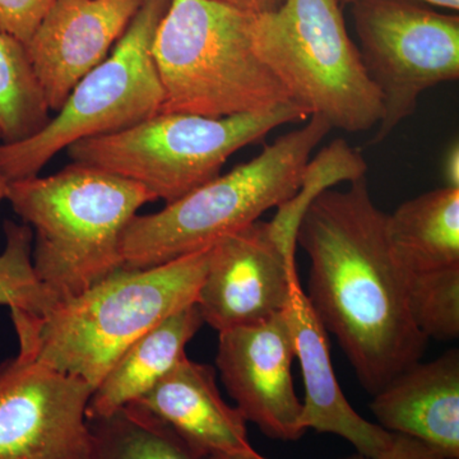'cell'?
<instances>
[{
    "mask_svg": "<svg viewBox=\"0 0 459 459\" xmlns=\"http://www.w3.org/2000/svg\"><path fill=\"white\" fill-rule=\"evenodd\" d=\"M351 17L365 71L385 107L369 146L415 114L422 93L459 78V16L416 0H353Z\"/></svg>",
    "mask_w": 459,
    "mask_h": 459,
    "instance_id": "9c48e42d",
    "label": "cell"
},
{
    "mask_svg": "<svg viewBox=\"0 0 459 459\" xmlns=\"http://www.w3.org/2000/svg\"><path fill=\"white\" fill-rule=\"evenodd\" d=\"M253 16L216 0H170L152 48L160 113L220 119L294 102L253 50Z\"/></svg>",
    "mask_w": 459,
    "mask_h": 459,
    "instance_id": "277c9868",
    "label": "cell"
},
{
    "mask_svg": "<svg viewBox=\"0 0 459 459\" xmlns=\"http://www.w3.org/2000/svg\"><path fill=\"white\" fill-rule=\"evenodd\" d=\"M285 313L304 379L301 427L305 431L312 429L338 435L359 455L373 457L382 452L391 442L392 433L359 415L344 397L332 365L327 331L301 289L300 280L292 283Z\"/></svg>",
    "mask_w": 459,
    "mask_h": 459,
    "instance_id": "5bb4252c",
    "label": "cell"
},
{
    "mask_svg": "<svg viewBox=\"0 0 459 459\" xmlns=\"http://www.w3.org/2000/svg\"><path fill=\"white\" fill-rule=\"evenodd\" d=\"M341 4H350L353 0H338ZM416 2L424 3L431 7L451 9V11H459V0H416Z\"/></svg>",
    "mask_w": 459,
    "mask_h": 459,
    "instance_id": "83f0119b",
    "label": "cell"
},
{
    "mask_svg": "<svg viewBox=\"0 0 459 459\" xmlns=\"http://www.w3.org/2000/svg\"><path fill=\"white\" fill-rule=\"evenodd\" d=\"M296 243L310 261L307 300L362 388L376 394L420 361L428 340L411 318L409 273L392 252L386 213L374 204L367 178L320 193Z\"/></svg>",
    "mask_w": 459,
    "mask_h": 459,
    "instance_id": "6da1fadb",
    "label": "cell"
},
{
    "mask_svg": "<svg viewBox=\"0 0 459 459\" xmlns=\"http://www.w3.org/2000/svg\"><path fill=\"white\" fill-rule=\"evenodd\" d=\"M50 120L44 92L22 41L0 27V138L17 143Z\"/></svg>",
    "mask_w": 459,
    "mask_h": 459,
    "instance_id": "ffe728a7",
    "label": "cell"
},
{
    "mask_svg": "<svg viewBox=\"0 0 459 459\" xmlns=\"http://www.w3.org/2000/svg\"><path fill=\"white\" fill-rule=\"evenodd\" d=\"M298 280L296 262L281 249L271 223L258 220L210 247L195 304L219 333L258 325L285 312Z\"/></svg>",
    "mask_w": 459,
    "mask_h": 459,
    "instance_id": "8fae6325",
    "label": "cell"
},
{
    "mask_svg": "<svg viewBox=\"0 0 459 459\" xmlns=\"http://www.w3.org/2000/svg\"><path fill=\"white\" fill-rule=\"evenodd\" d=\"M5 199L35 231L33 270L56 301L122 268L124 230L157 201L140 184L75 162L49 177L9 181Z\"/></svg>",
    "mask_w": 459,
    "mask_h": 459,
    "instance_id": "3957f363",
    "label": "cell"
},
{
    "mask_svg": "<svg viewBox=\"0 0 459 459\" xmlns=\"http://www.w3.org/2000/svg\"><path fill=\"white\" fill-rule=\"evenodd\" d=\"M170 0H144L108 56L84 75L56 117L32 137L0 143L5 180L35 177L75 142L123 131L159 114L164 102L153 40Z\"/></svg>",
    "mask_w": 459,
    "mask_h": 459,
    "instance_id": "ba28073f",
    "label": "cell"
},
{
    "mask_svg": "<svg viewBox=\"0 0 459 459\" xmlns=\"http://www.w3.org/2000/svg\"><path fill=\"white\" fill-rule=\"evenodd\" d=\"M5 247L0 253V307L40 316L54 304L32 264L33 232L29 225L5 222Z\"/></svg>",
    "mask_w": 459,
    "mask_h": 459,
    "instance_id": "7402d4cb",
    "label": "cell"
},
{
    "mask_svg": "<svg viewBox=\"0 0 459 459\" xmlns=\"http://www.w3.org/2000/svg\"><path fill=\"white\" fill-rule=\"evenodd\" d=\"M204 323L197 304H190L138 338L93 389L87 419L104 418L143 397L186 358V344Z\"/></svg>",
    "mask_w": 459,
    "mask_h": 459,
    "instance_id": "e0dca14e",
    "label": "cell"
},
{
    "mask_svg": "<svg viewBox=\"0 0 459 459\" xmlns=\"http://www.w3.org/2000/svg\"><path fill=\"white\" fill-rule=\"evenodd\" d=\"M144 0H54L27 42L50 111L108 56Z\"/></svg>",
    "mask_w": 459,
    "mask_h": 459,
    "instance_id": "4fadbf2b",
    "label": "cell"
},
{
    "mask_svg": "<svg viewBox=\"0 0 459 459\" xmlns=\"http://www.w3.org/2000/svg\"><path fill=\"white\" fill-rule=\"evenodd\" d=\"M87 459H208L174 430L137 404L89 420Z\"/></svg>",
    "mask_w": 459,
    "mask_h": 459,
    "instance_id": "d6986e66",
    "label": "cell"
},
{
    "mask_svg": "<svg viewBox=\"0 0 459 459\" xmlns=\"http://www.w3.org/2000/svg\"><path fill=\"white\" fill-rule=\"evenodd\" d=\"M322 117L263 148L159 212L135 214L122 237L123 267H156L199 252L279 208L295 195L314 148L331 132Z\"/></svg>",
    "mask_w": 459,
    "mask_h": 459,
    "instance_id": "5b68a950",
    "label": "cell"
},
{
    "mask_svg": "<svg viewBox=\"0 0 459 459\" xmlns=\"http://www.w3.org/2000/svg\"><path fill=\"white\" fill-rule=\"evenodd\" d=\"M0 143H2V138H0ZM7 188H8V181L5 180V178L3 177L2 172H0V202L3 199H5V195H7Z\"/></svg>",
    "mask_w": 459,
    "mask_h": 459,
    "instance_id": "f546056e",
    "label": "cell"
},
{
    "mask_svg": "<svg viewBox=\"0 0 459 459\" xmlns=\"http://www.w3.org/2000/svg\"><path fill=\"white\" fill-rule=\"evenodd\" d=\"M92 392L20 350L0 367V459H87Z\"/></svg>",
    "mask_w": 459,
    "mask_h": 459,
    "instance_id": "30bf717a",
    "label": "cell"
},
{
    "mask_svg": "<svg viewBox=\"0 0 459 459\" xmlns=\"http://www.w3.org/2000/svg\"><path fill=\"white\" fill-rule=\"evenodd\" d=\"M54 0H0V27L27 44Z\"/></svg>",
    "mask_w": 459,
    "mask_h": 459,
    "instance_id": "cb8c5ba5",
    "label": "cell"
},
{
    "mask_svg": "<svg viewBox=\"0 0 459 459\" xmlns=\"http://www.w3.org/2000/svg\"><path fill=\"white\" fill-rule=\"evenodd\" d=\"M132 404L161 420L204 457L253 449L247 420L222 400L213 368L188 356Z\"/></svg>",
    "mask_w": 459,
    "mask_h": 459,
    "instance_id": "2e32d148",
    "label": "cell"
},
{
    "mask_svg": "<svg viewBox=\"0 0 459 459\" xmlns=\"http://www.w3.org/2000/svg\"><path fill=\"white\" fill-rule=\"evenodd\" d=\"M210 247L150 268H119L40 316L12 312L20 350L92 389L133 342L195 304Z\"/></svg>",
    "mask_w": 459,
    "mask_h": 459,
    "instance_id": "7a4b0ae2",
    "label": "cell"
},
{
    "mask_svg": "<svg viewBox=\"0 0 459 459\" xmlns=\"http://www.w3.org/2000/svg\"><path fill=\"white\" fill-rule=\"evenodd\" d=\"M371 412L392 434L459 459V351L415 362L374 394Z\"/></svg>",
    "mask_w": 459,
    "mask_h": 459,
    "instance_id": "9a60e30c",
    "label": "cell"
},
{
    "mask_svg": "<svg viewBox=\"0 0 459 459\" xmlns=\"http://www.w3.org/2000/svg\"><path fill=\"white\" fill-rule=\"evenodd\" d=\"M219 334L216 365L247 422L274 440L300 439L307 431L292 377L295 349L286 313Z\"/></svg>",
    "mask_w": 459,
    "mask_h": 459,
    "instance_id": "7c38bea8",
    "label": "cell"
},
{
    "mask_svg": "<svg viewBox=\"0 0 459 459\" xmlns=\"http://www.w3.org/2000/svg\"><path fill=\"white\" fill-rule=\"evenodd\" d=\"M367 171L364 157L342 138H337L309 160L295 195L277 208L276 216L270 221L273 237L287 258L295 261L299 226L314 199L342 181L352 183L365 178Z\"/></svg>",
    "mask_w": 459,
    "mask_h": 459,
    "instance_id": "44dd1931",
    "label": "cell"
},
{
    "mask_svg": "<svg viewBox=\"0 0 459 459\" xmlns=\"http://www.w3.org/2000/svg\"><path fill=\"white\" fill-rule=\"evenodd\" d=\"M386 237L409 274L459 265V189L430 190L386 214Z\"/></svg>",
    "mask_w": 459,
    "mask_h": 459,
    "instance_id": "ac0fdd59",
    "label": "cell"
},
{
    "mask_svg": "<svg viewBox=\"0 0 459 459\" xmlns=\"http://www.w3.org/2000/svg\"><path fill=\"white\" fill-rule=\"evenodd\" d=\"M208 459H267L259 455L258 452L252 449V451L241 453H222V455H210Z\"/></svg>",
    "mask_w": 459,
    "mask_h": 459,
    "instance_id": "f1b7e54d",
    "label": "cell"
},
{
    "mask_svg": "<svg viewBox=\"0 0 459 459\" xmlns=\"http://www.w3.org/2000/svg\"><path fill=\"white\" fill-rule=\"evenodd\" d=\"M309 117L295 102L220 119L159 113L123 131L75 142L66 151L72 162L140 184L169 204L216 179L241 148Z\"/></svg>",
    "mask_w": 459,
    "mask_h": 459,
    "instance_id": "52a82bcc",
    "label": "cell"
},
{
    "mask_svg": "<svg viewBox=\"0 0 459 459\" xmlns=\"http://www.w3.org/2000/svg\"><path fill=\"white\" fill-rule=\"evenodd\" d=\"M341 7L338 0H285L276 11L253 16L250 40L310 117L344 132H368L382 122L385 107Z\"/></svg>",
    "mask_w": 459,
    "mask_h": 459,
    "instance_id": "8992f818",
    "label": "cell"
},
{
    "mask_svg": "<svg viewBox=\"0 0 459 459\" xmlns=\"http://www.w3.org/2000/svg\"><path fill=\"white\" fill-rule=\"evenodd\" d=\"M409 309L427 340L459 337V265L409 274Z\"/></svg>",
    "mask_w": 459,
    "mask_h": 459,
    "instance_id": "603a6c76",
    "label": "cell"
},
{
    "mask_svg": "<svg viewBox=\"0 0 459 459\" xmlns=\"http://www.w3.org/2000/svg\"><path fill=\"white\" fill-rule=\"evenodd\" d=\"M216 2L255 16V14L276 11L285 0H216Z\"/></svg>",
    "mask_w": 459,
    "mask_h": 459,
    "instance_id": "4316f807",
    "label": "cell"
},
{
    "mask_svg": "<svg viewBox=\"0 0 459 459\" xmlns=\"http://www.w3.org/2000/svg\"><path fill=\"white\" fill-rule=\"evenodd\" d=\"M442 174L448 188L459 189V143L453 141L443 157Z\"/></svg>",
    "mask_w": 459,
    "mask_h": 459,
    "instance_id": "484cf974",
    "label": "cell"
},
{
    "mask_svg": "<svg viewBox=\"0 0 459 459\" xmlns=\"http://www.w3.org/2000/svg\"><path fill=\"white\" fill-rule=\"evenodd\" d=\"M342 459H449L444 457L439 452L434 451L430 446H425L419 440L412 439L404 435L392 434L391 442L382 452L368 457V455H355Z\"/></svg>",
    "mask_w": 459,
    "mask_h": 459,
    "instance_id": "d4e9b609",
    "label": "cell"
}]
</instances>
